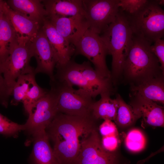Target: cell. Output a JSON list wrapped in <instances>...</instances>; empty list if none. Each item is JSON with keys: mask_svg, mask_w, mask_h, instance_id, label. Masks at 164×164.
I'll return each instance as SVG.
<instances>
[{"mask_svg": "<svg viewBox=\"0 0 164 164\" xmlns=\"http://www.w3.org/2000/svg\"><path fill=\"white\" fill-rule=\"evenodd\" d=\"M95 120L91 114L83 117L58 113L46 129L60 164H75L82 142L96 128Z\"/></svg>", "mask_w": 164, "mask_h": 164, "instance_id": "cell-1", "label": "cell"}, {"mask_svg": "<svg viewBox=\"0 0 164 164\" xmlns=\"http://www.w3.org/2000/svg\"><path fill=\"white\" fill-rule=\"evenodd\" d=\"M151 45L133 34L122 74L131 86L164 75L157 58L150 50Z\"/></svg>", "mask_w": 164, "mask_h": 164, "instance_id": "cell-2", "label": "cell"}, {"mask_svg": "<svg viewBox=\"0 0 164 164\" xmlns=\"http://www.w3.org/2000/svg\"><path fill=\"white\" fill-rule=\"evenodd\" d=\"M133 35L126 17L120 9L114 21L100 35L108 54L112 56L111 78L114 83L122 74Z\"/></svg>", "mask_w": 164, "mask_h": 164, "instance_id": "cell-3", "label": "cell"}, {"mask_svg": "<svg viewBox=\"0 0 164 164\" xmlns=\"http://www.w3.org/2000/svg\"><path fill=\"white\" fill-rule=\"evenodd\" d=\"M125 15L134 35L151 44L163 37L164 11L158 0H149L137 13Z\"/></svg>", "mask_w": 164, "mask_h": 164, "instance_id": "cell-4", "label": "cell"}, {"mask_svg": "<svg viewBox=\"0 0 164 164\" xmlns=\"http://www.w3.org/2000/svg\"><path fill=\"white\" fill-rule=\"evenodd\" d=\"M51 88L56 96L58 112L69 115L86 117L91 115L95 101L88 92L53 78L50 80Z\"/></svg>", "mask_w": 164, "mask_h": 164, "instance_id": "cell-5", "label": "cell"}, {"mask_svg": "<svg viewBox=\"0 0 164 164\" xmlns=\"http://www.w3.org/2000/svg\"><path fill=\"white\" fill-rule=\"evenodd\" d=\"M30 41L18 39L13 44L9 54L1 69L5 80L11 91L17 79L23 75L35 72L30 65L33 54Z\"/></svg>", "mask_w": 164, "mask_h": 164, "instance_id": "cell-6", "label": "cell"}, {"mask_svg": "<svg viewBox=\"0 0 164 164\" xmlns=\"http://www.w3.org/2000/svg\"><path fill=\"white\" fill-rule=\"evenodd\" d=\"M73 45L75 55L85 56L93 63L98 73L111 79L106 61L108 51L99 34L88 29Z\"/></svg>", "mask_w": 164, "mask_h": 164, "instance_id": "cell-7", "label": "cell"}, {"mask_svg": "<svg viewBox=\"0 0 164 164\" xmlns=\"http://www.w3.org/2000/svg\"><path fill=\"white\" fill-rule=\"evenodd\" d=\"M88 29L100 35L115 20L119 0H82Z\"/></svg>", "mask_w": 164, "mask_h": 164, "instance_id": "cell-8", "label": "cell"}, {"mask_svg": "<svg viewBox=\"0 0 164 164\" xmlns=\"http://www.w3.org/2000/svg\"><path fill=\"white\" fill-rule=\"evenodd\" d=\"M58 113L56 94L52 89L35 104L25 124V131L33 135L46 128Z\"/></svg>", "mask_w": 164, "mask_h": 164, "instance_id": "cell-9", "label": "cell"}, {"mask_svg": "<svg viewBox=\"0 0 164 164\" xmlns=\"http://www.w3.org/2000/svg\"><path fill=\"white\" fill-rule=\"evenodd\" d=\"M114 152L103 146L97 128L93 130L82 142L75 164H116Z\"/></svg>", "mask_w": 164, "mask_h": 164, "instance_id": "cell-10", "label": "cell"}, {"mask_svg": "<svg viewBox=\"0 0 164 164\" xmlns=\"http://www.w3.org/2000/svg\"><path fill=\"white\" fill-rule=\"evenodd\" d=\"M30 48L33 57L36 59L37 66L35 72L48 75L51 79L54 74V68L57 60L49 41L41 28L31 41Z\"/></svg>", "mask_w": 164, "mask_h": 164, "instance_id": "cell-11", "label": "cell"}, {"mask_svg": "<svg viewBox=\"0 0 164 164\" xmlns=\"http://www.w3.org/2000/svg\"><path fill=\"white\" fill-rule=\"evenodd\" d=\"M47 17L58 32L73 45L89 28L84 15L65 17L51 15Z\"/></svg>", "mask_w": 164, "mask_h": 164, "instance_id": "cell-12", "label": "cell"}, {"mask_svg": "<svg viewBox=\"0 0 164 164\" xmlns=\"http://www.w3.org/2000/svg\"><path fill=\"white\" fill-rule=\"evenodd\" d=\"M130 105L143 122L148 125L164 127L163 107L159 104L147 100L139 95L132 93Z\"/></svg>", "mask_w": 164, "mask_h": 164, "instance_id": "cell-13", "label": "cell"}, {"mask_svg": "<svg viewBox=\"0 0 164 164\" xmlns=\"http://www.w3.org/2000/svg\"><path fill=\"white\" fill-rule=\"evenodd\" d=\"M41 28L54 53L57 60L56 67L63 65L70 61L74 53V46L58 32L47 16L42 22Z\"/></svg>", "mask_w": 164, "mask_h": 164, "instance_id": "cell-14", "label": "cell"}, {"mask_svg": "<svg viewBox=\"0 0 164 164\" xmlns=\"http://www.w3.org/2000/svg\"><path fill=\"white\" fill-rule=\"evenodd\" d=\"M3 11L13 27L18 38L31 41L40 29L42 24L12 9L2 0Z\"/></svg>", "mask_w": 164, "mask_h": 164, "instance_id": "cell-15", "label": "cell"}, {"mask_svg": "<svg viewBox=\"0 0 164 164\" xmlns=\"http://www.w3.org/2000/svg\"><path fill=\"white\" fill-rule=\"evenodd\" d=\"M56 67L57 71L54 75V78L65 82L72 86H77L79 88L89 93L93 98L97 96L81 72L80 64L71 60L65 64Z\"/></svg>", "mask_w": 164, "mask_h": 164, "instance_id": "cell-16", "label": "cell"}, {"mask_svg": "<svg viewBox=\"0 0 164 164\" xmlns=\"http://www.w3.org/2000/svg\"><path fill=\"white\" fill-rule=\"evenodd\" d=\"M33 147L31 157V164H60L54 154L45 129L32 135Z\"/></svg>", "mask_w": 164, "mask_h": 164, "instance_id": "cell-17", "label": "cell"}, {"mask_svg": "<svg viewBox=\"0 0 164 164\" xmlns=\"http://www.w3.org/2000/svg\"><path fill=\"white\" fill-rule=\"evenodd\" d=\"M47 16L68 17L84 15L82 0H42Z\"/></svg>", "mask_w": 164, "mask_h": 164, "instance_id": "cell-18", "label": "cell"}, {"mask_svg": "<svg viewBox=\"0 0 164 164\" xmlns=\"http://www.w3.org/2000/svg\"><path fill=\"white\" fill-rule=\"evenodd\" d=\"M164 75L153 78L136 86H131L132 93L160 105L164 104Z\"/></svg>", "mask_w": 164, "mask_h": 164, "instance_id": "cell-19", "label": "cell"}, {"mask_svg": "<svg viewBox=\"0 0 164 164\" xmlns=\"http://www.w3.org/2000/svg\"><path fill=\"white\" fill-rule=\"evenodd\" d=\"M2 2L0 9V64L7 58L13 44L18 39L17 34L3 11Z\"/></svg>", "mask_w": 164, "mask_h": 164, "instance_id": "cell-20", "label": "cell"}, {"mask_svg": "<svg viewBox=\"0 0 164 164\" xmlns=\"http://www.w3.org/2000/svg\"><path fill=\"white\" fill-rule=\"evenodd\" d=\"M7 5L12 10L19 12L42 23L47 12L42 0H8Z\"/></svg>", "mask_w": 164, "mask_h": 164, "instance_id": "cell-21", "label": "cell"}, {"mask_svg": "<svg viewBox=\"0 0 164 164\" xmlns=\"http://www.w3.org/2000/svg\"><path fill=\"white\" fill-rule=\"evenodd\" d=\"M112 93L106 92L100 94L101 98L95 101L92 106L91 114L96 120L114 121L118 107L117 99L110 97Z\"/></svg>", "mask_w": 164, "mask_h": 164, "instance_id": "cell-22", "label": "cell"}, {"mask_svg": "<svg viewBox=\"0 0 164 164\" xmlns=\"http://www.w3.org/2000/svg\"><path fill=\"white\" fill-rule=\"evenodd\" d=\"M80 68L83 75L97 96L106 92H112L111 79L100 75L91 67L89 61H85L80 64Z\"/></svg>", "mask_w": 164, "mask_h": 164, "instance_id": "cell-23", "label": "cell"}, {"mask_svg": "<svg viewBox=\"0 0 164 164\" xmlns=\"http://www.w3.org/2000/svg\"><path fill=\"white\" fill-rule=\"evenodd\" d=\"M36 74L33 72L21 76L17 79L12 90L11 105L16 106L22 102L30 88L36 82Z\"/></svg>", "mask_w": 164, "mask_h": 164, "instance_id": "cell-24", "label": "cell"}, {"mask_svg": "<svg viewBox=\"0 0 164 164\" xmlns=\"http://www.w3.org/2000/svg\"><path fill=\"white\" fill-rule=\"evenodd\" d=\"M116 99L118 107L115 123L121 127H126L133 124L139 118L136 114L130 105L126 104L121 96L118 94Z\"/></svg>", "mask_w": 164, "mask_h": 164, "instance_id": "cell-25", "label": "cell"}, {"mask_svg": "<svg viewBox=\"0 0 164 164\" xmlns=\"http://www.w3.org/2000/svg\"><path fill=\"white\" fill-rule=\"evenodd\" d=\"M127 149L134 153L140 152L145 148L146 144L145 137L140 130L134 128L127 133L125 139Z\"/></svg>", "mask_w": 164, "mask_h": 164, "instance_id": "cell-26", "label": "cell"}, {"mask_svg": "<svg viewBox=\"0 0 164 164\" xmlns=\"http://www.w3.org/2000/svg\"><path fill=\"white\" fill-rule=\"evenodd\" d=\"M48 91L40 87L36 81L33 84L22 102L25 111L28 115L31 114L37 102L46 95Z\"/></svg>", "mask_w": 164, "mask_h": 164, "instance_id": "cell-27", "label": "cell"}, {"mask_svg": "<svg viewBox=\"0 0 164 164\" xmlns=\"http://www.w3.org/2000/svg\"><path fill=\"white\" fill-rule=\"evenodd\" d=\"M25 124L13 122L0 113V134L7 137L16 136L19 132L25 130Z\"/></svg>", "mask_w": 164, "mask_h": 164, "instance_id": "cell-28", "label": "cell"}, {"mask_svg": "<svg viewBox=\"0 0 164 164\" xmlns=\"http://www.w3.org/2000/svg\"><path fill=\"white\" fill-rule=\"evenodd\" d=\"M149 0H119L118 6L126 15L137 13L149 2Z\"/></svg>", "mask_w": 164, "mask_h": 164, "instance_id": "cell-29", "label": "cell"}, {"mask_svg": "<svg viewBox=\"0 0 164 164\" xmlns=\"http://www.w3.org/2000/svg\"><path fill=\"white\" fill-rule=\"evenodd\" d=\"M11 91L3 76L0 64V104L7 108L8 107Z\"/></svg>", "mask_w": 164, "mask_h": 164, "instance_id": "cell-30", "label": "cell"}, {"mask_svg": "<svg viewBox=\"0 0 164 164\" xmlns=\"http://www.w3.org/2000/svg\"><path fill=\"white\" fill-rule=\"evenodd\" d=\"M150 49L152 53L157 58L161 69L164 73V40L162 39L156 40L153 45H151Z\"/></svg>", "mask_w": 164, "mask_h": 164, "instance_id": "cell-31", "label": "cell"}, {"mask_svg": "<svg viewBox=\"0 0 164 164\" xmlns=\"http://www.w3.org/2000/svg\"><path fill=\"white\" fill-rule=\"evenodd\" d=\"M99 129L102 137L111 135H118L116 125L112 121L109 120H104L99 126Z\"/></svg>", "mask_w": 164, "mask_h": 164, "instance_id": "cell-32", "label": "cell"}, {"mask_svg": "<svg viewBox=\"0 0 164 164\" xmlns=\"http://www.w3.org/2000/svg\"><path fill=\"white\" fill-rule=\"evenodd\" d=\"M101 139L103 147L110 152H114L119 145L118 135H111L103 136Z\"/></svg>", "mask_w": 164, "mask_h": 164, "instance_id": "cell-33", "label": "cell"}, {"mask_svg": "<svg viewBox=\"0 0 164 164\" xmlns=\"http://www.w3.org/2000/svg\"><path fill=\"white\" fill-rule=\"evenodd\" d=\"M159 4L161 6L164 5V1L163 0H159Z\"/></svg>", "mask_w": 164, "mask_h": 164, "instance_id": "cell-34", "label": "cell"}, {"mask_svg": "<svg viewBox=\"0 0 164 164\" xmlns=\"http://www.w3.org/2000/svg\"><path fill=\"white\" fill-rule=\"evenodd\" d=\"M2 1V0H0V8H1V6Z\"/></svg>", "mask_w": 164, "mask_h": 164, "instance_id": "cell-35", "label": "cell"}]
</instances>
